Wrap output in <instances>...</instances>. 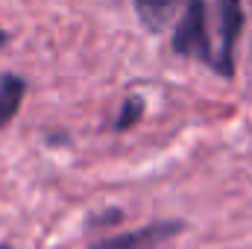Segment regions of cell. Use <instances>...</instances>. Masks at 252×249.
<instances>
[{
	"mask_svg": "<svg viewBox=\"0 0 252 249\" xmlns=\"http://www.w3.org/2000/svg\"><path fill=\"white\" fill-rule=\"evenodd\" d=\"M170 47L176 56H188L199 59L208 67L214 64V47L208 38V21H205V0H188V9L182 15V21L173 30Z\"/></svg>",
	"mask_w": 252,
	"mask_h": 249,
	"instance_id": "obj_1",
	"label": "cell"
},
{
	"mask_svg": "<svg viewBox=\"0 0 252 249\" xmlns=\"http://www.w3.org/2000/svg\"><path fill=\"white\" fill-rule=\"evenodd\" d=\"M185 232V220H176V217H167V220H153V223H144L132 232L124 235H109V238H100L94 244H88L85 249H161L164 244H170L176 235Z\"/></svg>",
	"mask_w": 252,
	"mask_h": 249,
	"instance_id": "obj_2",
	"label": "cell"
},
{
	"mask_svg": "<svg viewBox=\"0 0 252 249\" xmlns=\"http://www.w3.org/2000/svg\"><path fill=\"white\" fill-rule=\"evenodd\" d=\"M214 9H217V32H220V47L214 50V64L211 70L220 73V76H232L235 73V44H238V35L244 30V3L241 0H214Z\"/></svg>",
	"mask_w": 252,
	"mask_h": 249,
	"instance_id": "obj_3",
	"label": "cell"
},
{
	"mask_svg": "<svg viewBox=\"0 0 252 249\" xmlns=\"http://www.w3.org/2000/svg\"><path fill=\"white\" fill-rule=\"evenodd\" d=\"M24 94H27V79L18 76V73H3L0 76V129L15 121L21 103H24Z\"/></svg>",
	"mask_w": 252,
	"mask_h": 249,
	"instance_id": "obj_4",
	"label": "cell"
},
{
	"mask_svg": "<svg viewBox=\"0 0 252 249\" xmlns=\"http://www.w3.org/2000/svg\"><path fill=\"white\" fill-rule=\"evenodd\" d=\"M179 3H185V0H135V12L150 32H158L167 27V21L173 18Z\"/></svg>",
	"mask_w": 252,
	"mask_h": 249,
	"instance_id": "obj_5",
	"label": "cell"
},
{
	"mask_svg": "<svg viewBox=\"0 0 252 249\" xmlns=\"http://www.w3.org/2000/svg\"><path fill=\"white\" fill-rule=\"evenodd\" d=\"M141 118H144V100H141V97H126L112 129H115V132H126V129H132V126L138 124Z\"/></svg>",
	"mask_w": 252,
	"mask_h": 249,
	"instance_id": "obj_6",
	"label": "cell"
},
{
	"mask_svg": "<svg viewBox=\"0 0 252 249\" xmlns=\"http://www.w3.org/2000/svg\"><path fill=\"white\" fill-rule=\"evenodd\" d=\"M121 220H124V211H121V208H103V211L88 214L85 229H88V232H103V229H109V226H115V223H121Z\"/></svg>",
	"mask_w": 252,
	"mask_h": 249,
	"instance_id": "obj_7",
	"label": "cell"
},
{
	"mask_svg": "<svg viewBox=\"0 0 252 249\" xmlns=\"http://www.w3.org/2000/svg\"><path fill=\"white\" fill-rule=\"evenodd\" d=\"M6 41H9V35H6V30H3V27H0V47H3V44H6Z\"/></svg>",
	"mask_w": 252,
	"mask_h": 249,
	"instance_id": "obj_8",
	"label": "cell"
},
{
	"mask_svg": "<svg viewBox=\"0 0 252 249\" xmlns=\"http://www.w3.org/2000/svg\"><path fill=\"white\" fill-rule=\"evenodd\" d=\"M0 249H12V247H9V244H0Z\"/></svg>",
	"mask_w": 252,
	"mask_h": 249,
	"instance_id": "obj_9",
	"label": "cell"
}]
</instances>
